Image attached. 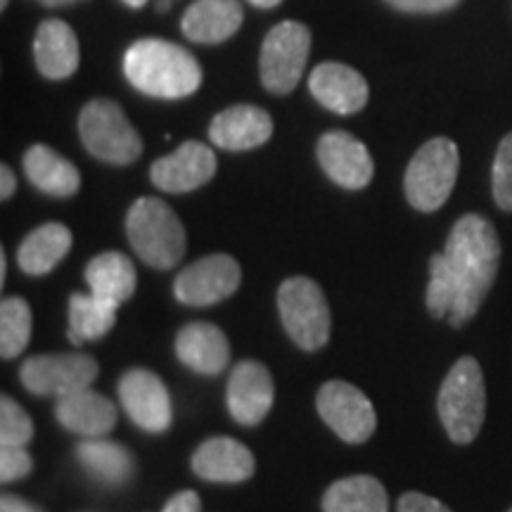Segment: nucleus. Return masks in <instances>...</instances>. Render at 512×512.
I'll use <instances>...</instances> for the list:
<instances>
[{"label":"nucleus","instance_id":"41","mask_svg":"<svg viewBox=\"0 0 512 512\" xmlns=\"http://www.w3.org/2000/svg\"><path fill=\"white\" fill-rule=\"evenodd\" d=\"M121 3H126L128 8H143L147 0H121Z\"/></svg>","mask_w":512,"mask_h":512},{"label":"nucleus","instance_id":"40","mask_svg":"<svg viewBox=\"0 0 512 512\" xmlns=\"http://www.w3.org/2000/svg\"><path fill=\"white\" fill-rule=\"evenodd\" d=\"M249 3L256 5V8L268 10V8H275V5H280V3H283V0H249Z\"/></svg>","mask_w":512,"mask_h":512},{"label":"nucleus","instance_id":"14","mask_svg":"<svg viewBox=\"0 0 512 512\" xmlns=\"http://www.w3.org/2000/svg\"><path fill=\"white\" fill-rule=\"evenodd\" d=\"M273 377L259 361H242L228 380V411L240 425L252 427L266 418L273 406Z\"/></svg>","mask_w":512,"mask_h":512},{"label":"nucleus","instance_id":"42","mask_svg":"<svg viewBox=\"0 0 512 512\" xmlns=\"http://www.w3.org/2000/svg\"><path fill=\"white\" fill-rule=\"evenodd\" d=\"M5 273H8V264H5V254H0V280H5Z\"/></svg>","mask_w":512,"mask_h":512},{"label":"nucleus","instance_id":"10","mask_svg":"<svg viewBox=\"0 0 512 512\" xmlns=\"http://www.w3.org/2000/svg\"><path fill=\"white\" fill-rule=\"evenodd\" d=\"M98 361L86 354H43L22 366V384L36 396L72 394L91 387L98 377Z\"/></svg>","mask_w":512,"mask_h":512},{"label":"nucleus","instance_id":"27","mask_svg":"<svg viewBox=\"0 0 512 512\" xmlns=\"http://www.w3.org/2000/svg\"><path fill=\"white\" fill-rule=\"evenodd\" d=\"M76 458L93 479L102 484L121 486L133 475V456L124 446L105 441L102 437L81 441L76 448Z\"/></svg>","mask_w":512,"mask_h":512},{"label":"nucleus","instance_id":"9","mask_svg":"<svg viewBox=\"0 0 512 512\" xmlns=\"http://www.w3.org/2000/svg\"><path fill=\"white\" fill-rule=\"evenodd\" d=\"M320 418L339 439L349 444H363L377 427L373 403L361 389L342 380H330L320 387L316 399Z\"/></svg>","mask_w":512,"mask_h":512},{"label":"nucleus","instance_id":"12","mask_svg":"<svg viewBox=\"0 0 512 512\" xmlns=\"http://www.w3.org/2000/svg\"><path fill=\"white\" fill-rule=\"evenodd\" d=\"M119 399L140 430L166 432L171 425V399L164 382L155 373L143 368H131L119 380Z\"/></svg>","mask_w":512,"mask_h":512},{"label":"nucleus","instance_id":"31","mask_svg":"<svg viewBox=\"0 0 512 512\" xmlns=\"http://www.w3.org/2000/svg\"><path fill=\"white\" fill-rule=\"evenodd\" d=\"M31 439H34V422L29 413L10 396H3L0 399V446H27Z\"/></svg>","mask_w":512,"mask_h":512},{"label":"nucleus","instance_id":"24","mask_svg":"<svg viewBox=\"0 0 512 512\" xmlns=\"http://www.w3.org/2000/svg\"><path fill=\"white\" fill-rule=\"evenodd\" d=\"M72 249V230L62 223H46L29 233L19 245L17 264L29 275H46Z\"/></svg>","mask_w":512,"mask_h":512},{"label":"nucleus","instance_id":"3","mask_svg":"<svg viewBox=\"0 0 512 512\" xmlns=\"http://www.w3.org/2000/svg\"><path fill=\"white\" fill-rule=\"evenodd\" d=\"M131 247L147 266L169 271L185 254V228L176 211L157 197H140L126 216Z\"/></svg>","mask_w":512,"mask_h":512},{"label":"nucleus","instance_id":"34","mask_svg":"<svg viewBox=\"0 0 512 512\" xmlns=\"http://www.w3.org/2000/svg\"><path fill=\"white\" fill-rule=\"evenodd\" d=\"M399 512H453V510H448L444 503L437 501V498L418 494V491H408V494L401 496Z\"/></svg>","mask_w":512,"mask_h":512},{"label":"nucleus","instance_id":"1","mask_svg":"<svg viewBox=\"0 0 512 512\" xmlns=\"http://www.w3.org/2000/svg\"><path fill=\"white\" fill-rule=\"evenodd\" d=\"M444 254L456 280V304L448 320L458 328L479 311L498 275L501 240L494 223L479 214H465L448 235Z\"/></svg>","mask_w":512,"mask_h":512},{"label":"nucleus","instance_id":"36","mask_svg":"<svg viewBox=\"0 0 512 512\" xmlns=\"http://www.w3.org/2000/svg\"><path fill=\"white\" fill-rule=\"evenodd\" d=\"M200 510H202L200 496H197L195 491H181V494H176L169 503L164 505L162 512H200Z\"/></svg>","mask_w":512,"mask_h":512},{"label":"nucleus","instance_id":"8","mask_svg":"<svg viewBox=\"0 0 512 512\" xmlns=\"http://www.w3.org/2000/svg\"><path fill=\"white\" fill-rule=\"evenodd\" d=\"M311 53V31L302 22H280L261 46L259 72L266 91L287 95L297 88Z\"/></svg>","mask_w":512,"mask_h":512},{"label":"nucleus","instance_id":"21","mask_svg":"<svg viewBox=\"0 0 512 512\" xmlns=\"http://www.w3.org/2000/svg\"><path fill=\"white\" fill-rule=\"evenodd\" d=\"M242 5L238 0H195L181 19L185 38L195 43H223L242 27Z\"/></svg>","mask_w":512,"mask_h":512},{"label":"nucleus","instance_id":"25","mask_svg":"<svg viewBox=\"0 0 512 512\" xmlns=\"http://www.w3.org/2000/svg\"><path fill=\"white\" fill-rule=\"evenodd\" d=\"M83 275L93 294L119 306L136 292V266L121 252L98 254L91 259Z\"/></svg>","mask_w":512,"mask_h":512},{"label":"nucleus","instance_id":"23","mask_svg":"<svg viewBox=\"0 0 512 512\" xmlns=\"http://www.w3.org/2000/svg\"><path fill=\"white\" fill-rule=\"evenodd\" d=\"M24 171L38 190L53 197H72L81 185L79 169L48 145L29 147L24 155Z\"/></svg>","mask_w":512,"mask_h":512},{"label":"nucleus","instance_id":"33","mask_svg":"<svg viewBox=\"0 0 512 512\" xmlns=\"http://www.w3.org/2000/svg\"><path fill=\"white\" fill-rule=\"evenodd\" d=\"M34 470L27 446H0V482L10 484Z\"/></svg>","mask_w":512,"mask_h":512},{"label":"nucleus","instance_id":"17","mask_svg":"<svg viewBox=\"0 0 512 512\" xmlns=\"http://www.w3.org/2000/svg\"><path fill=\"white\" fill-rule=\"evenodd\" d=\"M273 133V121L256 105H233L219 112L209 126L211 143L221 150L242 152L264 145Z\"/></svg>","mask_w":512,"mask_h":512},{"label":"nucleus","instance_id":"45","mask_svg":"<svg viewBox=\"0 0 512 512\" xmlns=\"http://www.w3.org/2000/svg\"><path fill=\"white\" fill-rule=\"evenodd\" d=\"M510 512H512V510H510Z\"/></svg>","mask_w":512,"mask_h":512},{"label":"nucleus","instance_id":"37","mask_svg":"<svg viewBox=\"0 0 512 512\" xmlns=\"http://www.w3.org/2000/svg\"><path fill=\"white\" fill-rule=\"evenodd\" d=\"M0 512H43V510L19 496H3V501H0Z\"/></svg>","mask_w":512,"mask_h":512},{"label":"nucleus","instance_id":"28","mask_svg":"<svg viewBox=\"0 0 512 512\" xmlns=\"http://www.w3.org/2000/svg\"><path fill=\"white\" fill-rule=\"evenodd\" d=\"M119 304L107 302L98 294H72L69 299V339L74 344L93 342L114 328Z\"/></svg>","mask_w":512,"mask_h":512},{"label":"nucleus","instance_id":"29","mask_svg":"<svg viewBox=\"0 0 512 512\" xmlns=\"http://www.w3.org/2000/svg\"><path fill=\"white\" fill-rule=\"evenodd\" d=\"M31 339V309L22 297H8L0 304V354L15 358Z\"/></svg>","mask_w":512,"mask_h":512},{"label":"nucleus","instance_id":"30","mask_svg":"<svg viewBox=\"0 0 512 512\" xmlns=\"http://www.w3.org/2000/svg\"><path fill=\"white\" fill-rule=\"evenodd\" d=\"M456 304V280L448 266L446 254H434L430 261V287H427V309L434 318L451 316Z\"/></svg>","mask_w":512,"mask_h":512},{"label":"nucleus","instance_id":"43","mask_svg":"<svg viewBox=\"0 0 512 512\" xmlns=\"http://www.w3.org/2000/svg\"><path fill=\"white\" fill-rule=\"evenodd\" d=\"M157 10L162 12V10H169V0H159L157 3Z\"/></svg>","mask_w":512,"mask_h":512},{"label":"nucleus","instance_id":"38","mask_svg":"<svg viewBox=\"0 0 512 512\" xmlns=\"http://www.w3.org/2000/svg\"><path fill=\"white\" fill-rule=\"evenodd\" d=\"M15 188H17L15 174H12L8 164H3L0 166V197H3V200H10V197L15 195Z\"/></svg>","mask_w":512,"mask_h":512},{"label":"nucleus","instance_id":"26","mask_svg":"<svg viewBox=\"0 0 512 512\" xmlns=\"http://www.w3.org/2000/svg\"><path fill=\"white\" fill-rule=\"evenodd\" d=\"M325 512H389V498L384 486L370 475L339 479L325 491Z\"/></svg>","mask_w":512,"mask_h":512},{"label":"nucleus","instance_id":"22","mask_svg":"<svg viewBox=\"0 0 512 512\" xmlns=\"http://www.w3.org/2000/svg\"><path fill=\"white\" fill-rule=\"evenodd\" d=\"M176 356L195 373L219 375L230 361V344L216 325L190 323L178 332Z\"/></svg>","mask_w":512,"mask_h":512},{"label":"nucleus","instance_id":"4","mask_svg":"<svg viewBox=\"0 0 512 512\" xmlns=\"http://www.w3.org/2000/svg\"><path fill=\"white\" fill-rule=\"evenodd\" d=\"M486 387L479 363L472 356L448 370L439 392V418L451 441L472 444L484 425Z\"/></svg>","mask_w":512,"mask_h":512},{"label":"nucleus","instance_id":"6","mask_svg":"<svg viewBox=\"0 0 512 512\" xmlns=\"http://www.w3.org/2000/svg\"><path fill=\"white\" fill-rule=\"evenodd\" d=\"M79 133L86 150L107 164H131L143 152V140L114 100H91L81 110Z\"/></svg>","mask_w":512,"mask_h":512},{"label":"nucleus","instance_id":"35","mask_svg":"<svg viewBox=\"0 0 512 512\" xmlns=\"http://www.w3.org/2000/svg\"><path fill=\"white\" fill-rule=\"evenodd\" d=\"M401 12H444L456 8L460 0H387Z\"/></svg>","mask_w":512,"mask_h":512},{"label":"nucleus","instance_id":"16","mask_svg":"<svg viewBox=\"0 0 512 512\" xmlns=\"http://www.w3.org/2000/svg\"><path fill=\"white\" fill-rule=\"evenodd\" d=\"M309 91L320 105L337 114H356L368 102V83L342 62H323L309 76Z\"/></svg>","mask_w":512,"mask_h":512},{"label":"nucleus","instance_id":"32","mask_svg":"<svg viewBox=\"0 0 512 512\" xmlns=\"http://www.w3.org/2000/svg\"><path fill=\"white\" fill-rule=\"evenodd\" d=\"M494 200L503 211H512V133L501 140L494 159Z\"/></svg>","mask_w":512,"mask_h":512},{"label":"nucleus","instance_id":"44","mask_svg":"<svg viewBox=\"0 0 512 512\" xmlns=\"http://www.w3.org/2000/svg\"><path fill=\"white\" fill-rule=\"evenodd\" d=\"M8 3H10V0H0V8L5 10V8H8Z\"/></svg>","mask_w":512,"mask_h":512},{"label":"nucleus","instance_id":"13","mask_svg":"<svg viewBox=\"0 0 512 512\" xmlns=\"http://www.w3.org/2000/svg\"><path fill=\"white\" fill-rule=\"evenodd\" d=\"M318 162L332 183L347 190L366 188L375 174L368 147L347 131H330L318 140Z\"/></svg>","mask_w":512,"mask_h":512},{"label":"nucleus","instance_id":"5","mask_svg":"<svg viewBox=\"0 0 512 512\" xmlns=\"http://www.w3.org/2000/svg\"><path fill=\"white\" fill-rule=\"evenodd\" d=\"M460 155L458 147L448 138H432L415 152L406 169L408 202L418 211H437L448 197L458 178Z\"/></svg>","mask_w":512,"mask_h":512},{"label":"nucleus","instance_id":"15","mask_svg":"<svg viewBox=\"0 0 512 512\" xmlns=\"http://www.w3.org/2000/svg\"><path fill=\"white\" fill-rule=\"evenodd\" d=\"M216 174V157L211 147L188 140L178 150L157 159L150 169L152 183L164 192H190L202 188Z\"/></svg>","mask_w":512,"mask_h":512},{"label":"nucleus","instance_id":"7","mask_svg":"<svg viewBox=\"0 0 512 512\" xmlns=\"http://www.w3.org/2000/svg\"><path fill=\"white\" fill-rule=\"evenodd\" d=\"M278 309L287 335L304 351H318L330 339V309L323 290L311 278L297 275L278 290Z\"/></svg>","mask_w":512,"mask_h":512},{"label":"nucleus","instance_id":"19","mask_svg":"<svg viewBox=\"0 0 512 512\" xmlns=\"http://www.w3.org/2000/svg\"><path fill=\"white\" fill-rule=\"evenodd\" d=\"M55 415L62 427L86 439L105 437L117 425V408H114V403L102 394L93 392L91 387L76 389L72 394L60 396L55 403Z\"/></svg>","mask_w":512,"mask_h":512},{"label":"nucleus","instance_id":"20","mask_svg":"<svg viewBox=\"0 0 512 512\" xmlns=\"http://www.w3.org/2000/svg\"><path fill=\"white\" fill-rule=\"evenodd\" d=\"M34 57L46 79H69L79 69V38L62 19H46L36 31Z\"/></svg>","mask_w":512,"mask_h":512},{"label":"nucleus","instance_id":"11","mask_svg":"<svg viewBox=\"0 0 512 512\" xmlns=\"http://www.w3.org/2000/svg\"><path fill=\"white\" fill-rule=\"evenodd\" d=\"M240 264L228 254H209L178 273L176 299L185 306H211L228 299L240 287Z\"/></svg>","mask_w":512,"mask_h":512},{"label":"nucleus","instance_id":"2","mask_svg":"<svg viewBox=\"0 0 512 512\" xmlns=\"http://www.w3.org/2000/svg\"><path fill=\"white\" fill-rule=\"evenodd\" d=\"M128 83L150 98L181 100L202 86V67L188 50L162 38H140L126 50Z\"/></svg>","mask_w":512,"mask_h":512},{"label":"nucleus","instance_id":"39","mask_svg":"<svg viewBox=\"0 0 512 512\" xmlns=\"http://www.w3.org/2000/svg\"><path fill=\"white\" fill-rule=\"evenodd\" d=\"M38 3L46 5V8H64V5H74L79 0H38Z\"/></svg>","mask_w":512,"mask_h":512},{"label":"nucleus","instance_id":"18","mask_svg":"<svg viewBox=\"0 0 512 512\" xmlns=\"http://www.w3.org/2000/svg\"><path fill=\"white\" fill-rule=\"evenodd\" d=\"M192 470L200 479L216 484L247 482L256 463L252 451L230 437L207 439L192 456Z\"/></svg>","mask_w":512,"mask_h":512}]
</instances>
